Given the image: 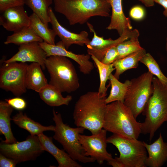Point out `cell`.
Listing matches in <instances>:
<instances>
[{
	"label": "cell",
	"instance_id": "1",
	"mask_svg": "<svg viewBox=\"0 0 167 167\" xmlns=\"http://www.w3.org/2000/svg\"><path fill=\"white\" fill-rule=\"evenodd\" d=\"M106 98L100 96L98 92L89 91L81 95L73 111L75 125L89 130L92 134L99 132L103 128Z\"/></svg>",
	"mask_w": 167,
	"mask_h": 167
},
{
	"label": "cell",
	"instance_id": "2",
	"mask_svg": "<svg viewBox=\"0 0 167 167\" xmlns=\"http://www.w3.org/2000/svg\"><path fill=\"white\" fill-rule=\"evenodd\" d=\"M55 11L64 15L72 25L83 24L91 17L110 16V5L106 0H53Z\"/></svg>",
	"mask_w": 167,
	"mask_h": 167
},
{
	"label": "cell",
	"instance_id": "3",
	"mask_svg": "<svg viewBox=\"0 0 167 167\" xmlns=\"http://www.w3.org/2000/svg\"><path fill=\"white\" fill-rule=\"evenodd\" d=\"M136 119L124 102L114 101L107 104L103 127L113 134L138 139L141 134V123Z\"/></svg>",
	"mask_w": 167,
	"mask_h": 167
},
{
	"label": "cell",
	"instance_id": "4",
	"mask_svg": "<svg viewBox=\"0 0 167 167\" xmlns=\"http://www.w3.org/2000/svg\"><path fill=\"white\" fill-rule=\"evenodd\" d=\"M153 92L143 113L145 116L141 123V134H149L151 141L155 133L165 122H167V84L153 77Z\"/></svg>",
	"mask_w": 167,
	"mask_h": 167
},
{
	"label": "cell",
	"instance_id": "5",
	"mask_svg": "<svg viewBox=\"0 0 167 167\" xmlns=\"http://www.w3.org/2000/svg\"><path fill=\"white\" fill-rule=\"evenodd\" d=\"M45 65L50 75L49 84L62 92L71 93L79 89L80 84L78 75L68 58L51 56L46 58Z\"/></svg>",
	"mask_w": 167,
	"mask_h": 167
},
{
	"label": "cell",
	"instance_id": "6",
	"mask_svg": "<svg viewBox=\"0 0 167 167\" xmlns=\"http://www.w3.org/2000/svg\"><path fill=\"white\" fill-rule=\"evenodd\" d=\"M53 114V119L55 123L53 138L62 145L64 150L74 160L84 164L95 161L94 159L83 154L79 136L85 129L80 127L72 128L64 123L61 114L54 109Z\"/></svg>",
	"mask_w": 167,
	"mask_h": 167
},
{
	"label": "cell",
	"instance_id": "7",
	"mask_svg": "<svg viewBox=\"0 0 167 167\" xmlns=\"http://www.w3.org/2000/svg\"><path fill=\"white\" fill-rule=\"evenodd\" d=\"M108 143L114 146L120 155L115 159L121 167H145L147 152L143 141L116 134L107 138Z\"/></svg>",
	"mask_w": 167,
	"mask_h": 167
},
{
	"label": "cell",
	"instance_id": "8",
	"mask_svg": "<svg viewBox=\"0 0 167 167\" xmlns=\"http://www.w3.org/2000/svg\"><path fill=\"white\" fill-rule=\"evenodd\" d=\"M153 75L149 71L131 80L124 103L136 118L143 112L153 92Z\"/></svg>",
	"mask_w": 167,
	"mask_h": 167
},
{
	"label": "cell",
	"instance_id": "9",
	"mask_svg": "<svg viewBox=\"0 0 167 167\" xmlns=\"http://www.w3.org/2000/svg\"><path fill=\"white\" fill-rule=\"evenodd\" d=\"M1 153L11 158L17 163L35 160L44 150L37 135H30L21 142L7 143L2 141Z\"/></svg>",
	"mask_w": 167,
	"mask_h": 167
},
{
	"label": "cell",
	"instance_id": "10",
	"mask_svg": "<svg viewBox=\"0 0 167 167\" xmlns=\"http://www.w3.org/2000/svg\"><path fill=\"white\" fill-rule=\"evenodd\" d=\"M28 64L14 62L4 63L0 68V87L19 97L27 91L26 74Z\"/></svg>",
	"mask_w": 167,
	"mask_h": 167
},
{
	"label": "cell",
	"instance_id": "11",
	"mask_svg": "<svg viewBox=\"0 0 167 167\" xmlns=\"http://www.w3.org/2000/svg\"><path fill=\"white\" fill-rule=\"evenodd\" d=\"M107 132L103 128L98 133L90 136L81 134L79 136L84 155L94 159L100 165L113 158L106 149Z\"/></svg>",
	"mask_w": 167,
	"mask_h": 167
},
{
	"label": "cell",
	"instance_id": "12",
	"mask_svg": "<svg viewBox=\"0 0 167 167\" xmlns=\"http://www.w3.org/2000/svg\"><path fill=\"white\" fill-rule=\"evenodd\" d=\"M87 24L90 32L93 33L92 40L86 45L88 54L91 56H94L101 61L109 49L129 39L132 35L134 31V29L127 30L115 40L111 38L104 39L103 37H100L97 35L92 24L88 22Z\"/></svg>",
	"mask_w": 167,
	"mask_h": 167
},
{
	"label": "cell",
	"instance_id": "13",
	"mask_svg": "<svg viewBox=\"0 0 167 167\" xmlns=\"http://www.w3.org/2000/svg\"><path fill=\"white\" fill-rule=\"evenodd\" d=\"M46 53L47 57L58 55L66 57L75 62L79 65L80 71L85 75L91 73L94 67L90 60L91 56L88 54H76L66 49L61 41L55 45L49 44L45 42H39Z\"/></svg>",
	"mask_w": 167,
	"mask_h": 167
},
{
	"label": "cell",
	"instance_id": "14",
	"mask_svg": "<svg viewBox=\"0 0 167 167\" xmlns=\"http://www.w3.org/2000/svg\"><path fill=\"white\" fill-rule=\"evenodd\" d=\"M47 57L46 52L39 42H33L19 45L17 52L10 58L4 60L3 63L36 62L40 64L42 69L45 70L46 68L45 62Z\"/></svg>",
	"mask_w": 167,
	"mask_h": 167
},
{
	"label": "cell",
	"instance_id": "15",
	"mask_svg": "<svg viewBox=\"0 0 167 167\" xmlns=\"http://www.w3.org/2000/svg\"><path fill=\"white\" fill-rule=\"evenodd\" d=\"M49 14L52 29L59 37L66 49H68L73 44L84 46V45H86L90 42L88 34L86 31H83L79 33H76L70 31L62 26L50 6Z\"/></svg>",
	"mask_w": 167,
	"mask_h": 167
},
{
	"label": "cell",
	"instance_id": "16",
	"mask_svg": "<svg viewBox=\"0 0 167 167\" xmlns=\"http://www.w3.org/2000/svg\"><path fill=\"white\" fill-rule=\"evenodd\" d=\"M1 14L0 25L8 31L14 32L30 25V16L24 6L10 8Z\"/></svg>",
	"mask_w": 167,
	"mask_h": 167
},
{
	"label": "cell",
	"instance_id": "17",
	"mask_svg": "<svg viewBox=\"0 0 167 167\" xmlns=\"http://www.w3.org/2000/svg\"><path fill=\"white\" fill-rule=\"evenodd\" d=\"M148 155L146 167H161L167 161V143L165 142L160 133L157 139L148 144L143 141Z\"/></svg>",
	"mask_w": 167,
	"mask_h": 167
},
{
	"label": "cell",
	"instance_id": "18",
	"mask_svg": "<svg viewBox=\"0 0 167 167\" xmlns=\"http://www.w3.org/2000/svg\"><path fill=\"white\" fill-rule=\"evenodd\" d=\"M38 136L44 151L54 157L58 162V167H82L67 152L55 145L53 143L52 137H48L43 133Z\"/></svg>",
	"mask_w": 167,
	"mask_h": 167
},
{
	"label": "cell",
	"instance_id": "19",
	"mask_svg": "<svg viewBox=\"0 0 167 167\" xmlns=\"http://www.w3.org/2000/svg\"><path fill=\"white\" fill-rule=\"evenodd\" d=\"M112 9L110 23L106 28L109 30H116L120 36L128 30H131L130 20L123 12L122 0H106Z\"/></svg>",
	"mask_w": 167,
	"mask_h": 167
},
{
	"label": "cell",
	"instance_id": "20",
	"mask_svg": "<svg viewBox=\"0 0 167 167\" xmlns=\"http://www.w3.org/2000/svg\"><path fill=\"white\" fill-rule=\"evenodd\" d=\"M42 68L41 65L36 62L28 65L26 74L27 89L38 93L48 84Z\"/></svg>",
	"mask_w": 167,
	"mask_h": 167
},
{
	"label": "cell",
	"instance_id": "21",
	"mask_svg": "<svg viewBox=\"0 0 167 167\" xmlns=\"http://www.w3.org/2000/svg\"><path fill=\"white\" fill-rule=\"evenodd\" d=\"M11 120L19 127L27 131L31 135L38 136L44 131H54L55 130V126H43L32 119L21 111L12 117Z\"/></svg>",
	"mask_w": 167,
	"mask_h": 167
},
{
	"label": "cell",
	"instance_id": "22",
	"mask_svg": "<svg viewBox=\"0 0 167 167\" xmlns=\"http://www.w3.org/2000/svg\"><path fill=\"white\" fill-rule=\"evenodd\" d=\"M62 93L57 88L49 84L38 92L41 99L50 106L68 105L72 100V96L67 95L63 97Z\"/></svg>",
	"mask_w": 167,
	"mask_h": 167
},
{
	"label": "cell",
	"instance_id": "23",
	"mask_svg": "<svg viewBox=\"0 0 167 167\" xmlns=\"http://www.w3.org/2000/svg\"><path fill=\"white\" fill-rule=\"evenodd\" d=\"M13 108L5 101H0V132L5 138L3 141L7 143H15L17 141L12 131L10 116Z\"/></svg>",
	"mask_w": 167,
	"mask_h": 167
},
{
	"label": "cell",
	"instance_id": "24",
	"mask_svg": "<svg viewBox=\"0 0 167 167\" xmlns=\"http://www.w3.org/2000/svg\"><path fill=\"white\" fill-rule=\"evenodd\" d=\"M146 53V50L143 48L126 57L116 60L112 63L115 70L114 76L119 79L120 75L126 71L137 68L141 59Z\"/></svg>",
	"mask_w": 167,
	"mask_h": 167
},
{
	"label": "cell",
	"instance_id": "25",
	"mask_svg": "<svg viewBox=\"0 0 167 167\" xmlns=\"http://www.w3.org/2000/svg\"><path fill=\"white\" fill-rule=\"evenodd\" d=\"M29 27L43 41L49 44L55 45V38L57 36L53 29L49 28L36 14L32 13L30 16Z\"/></svg>",
	"mask_w": 167,
	"mask_h": 167
},
{
	"label": "cell",
	"instance_id": "26",
	"mask_svg": "<svg viewBox=\"0 0 167 167\" xmlns=\"http://www.w3.org/2000/svg\"><path fill=\"white\" fill-rule=\"evenodd\" d=\"M43 40L29 27H26L14 32L7 36L4 44H14L18 45L33 42H42Z\"/></svg>",
	"mask_w": 167,
	"mask_h": 167
},
{
	"label": "cell",
	"instance_id": "27",
	"mask_svg": "<svg viewBox=\"0 0 167 167\" xmlns=\"http://www.w3.org/2000/svg\"><path fill=\"white\" fill-rule=\"evenodd\" d=\"M109 79L111 89L109 96L106 98V103L108 104L115 101L124 102L131 80H127L124 83H122L112 73L109 76Z\"/></svg>",
	"mask_w": 167,
	"mask_h": 167
},
{
	"label": "cell",
	"instance_id": "28",
	"mask_svg": "<svg viewBox=\"0 0 167 167\" xmlns=\"http://www.w3.org/2000/svg\"><path fill=\"white\" fill-rule=\"evenodd\" d=\"M139 31L134 29L130 38L121 42L116 46L118 55V59L123 58L143 48L139 41Z\"/></svg>",
	"mask_w": 167,
	"mask_h": 167
},
{
	"label": "cell",
	"instance_id": "29",
	"mask_svg": "<svg viewBox=\"0 0 167 167\" xmlns=\"http://www.w3.org/2000/svg\"><path fill=\"white\" fill-rule=\"evenodd\" d=\"M25 4L31 9L49 27L50 18L49 11L52 0H24Z\"/></svg>",
	"mask_w": 167,
	"mask_h": 167
},
{
	"label": "cell",
	"instance_id": "30",
	"mask_svg": "<svg viewBox=\"0 0 167 167\" xmlns=\"http://www.w3.org/2000/svg\"><path fill=\"white\" fill-rule=\"evenodd\" d=\"M91 58L96 65L99 73L100 83L98 93L102 96H106L108 88L106 85V82L115 68L113 64H105L93 56H91Z\"/></svg>",
	"mask_w": 167,
	"mask_h": 167
},
{
	"label": "cell",
	"instance_id": "31",
	"mask_svg": "<svg viewBox=\"0 0 167 167\" xmlns=\"http://www.w3.org/2000/svg\"><path fill=\"white\" fill-rule=\"evenodd\" d=\"M140 62L148 68V71L153 75L156 76L163 83L167 84V77L162 72L158 64L150 53H146Z\"/></svg>",
	"mask_w": 167,
	"mask_h": 167
},
{
	"label": "cell",
	"instance_id": "32",
	"mask_svg": "<svg viewBox=\"0 0 167 167\" xmlns=\"http://www.w3.org/2000/svg\"><path fill=\"white\" fill-rule=\"evenodd\" d=\"M118 56L116 46H113L106 52L101 62L106 65L112 64L118 59Z\"/></svg>",
	"mask_w": 167,
	"mask_h": 167
},
{
	"label": "cell",
	"instance_id": "33",
	"mask_svg": "<svg viewBox=\"0 0 167 167\" xmlns=\"http://www.w3.org/2000/svg\"><path fill=\"white\" fill-rule=\"evenodd\" d=\"M5 101L13 109L19 111L24 110L27 106L26 101L19 97L6 99Z\"/></svg>",
	"mask_w": 167,
	"mask_h": 167
},
{
	"label": "cell",
	"instance_id": "34",
	"mask_svg": "<svg viewBox=\"0 0 167 167\" xmlns=\"http://www.w3.org/2000/svg\"><path fill=\"white\" fill-rule=\"evenodd\" d=\"M24 4V0H0V13L10 8Z\"/></svg>",
	"mask_w": 167,
	"mask_h": 167
},
{
	"label": "cell",
	"instance_id": "35",
	"mask_svg": "<svg viewBox=\"0 0 167 167\" xmlns=\"http://www.w3.org/2000/svg\"><path fill=\"white\" fill-rule=\"evenodd\" d=\"M129 15L133 19L137 21L141 20L145 16L144 9L140 6H135L132 7L129 11Z\"/></svg>",
	"mask_w": 167,
	"mask_h": 167
},
{
	"label": "cell",
	"instance_id": "36",
	"mask_svg": "<svg viewBox=\"0 0 167 167\" xmlns=\"http://www.w3.org/2000/svg\"><path fill=\"white\" fill-rule=\"evenodd\" d=\"M17 163L14 160L0 154V167H15Z\"/></svg>",
	"mask_w": 167,
	"mask_h": 167
},
{
	"label": "cell",
	"instance_id": "37",
	"mask_svg": "<svg viewBox=\"0 0 167 167\" xmlns=\"http://www.w3.org/2000/svg\"><path fill=\"white\" fill-rule=\"evenodd\" d=\"M156 2L161 5L164 8L163 15L167 18V0H153Z\"/></svg>",
	"mask_w": 167,
	"mask_h": 167
},
{
	"label": "cell",
	"instance_id": "38",
	"mask_svg": "<svg viewBox=\"0 0 167 167\" xmlns=\"http://www.w3.org/2000/svg\"><path fill=\"white\" fill-rule=\"evenodd\" d=\"M147 7H151L154 6L155 2L153 0H139Z\"/></svg>",
	"mask_w": 167,
	"mask_h": 167
},
{
	"label": "cell",
	"instance_id": "39",
	"mask_svg": "<svg viewBox=\"0 0 167 167\" xmlns=\"http://www.w3.org/2000/svg\"><path fill=\"white\" fill-rule=\"evenodd\" d=\"M165 50L167 54V37L166 39V43H165Z\"/></svg>",
	"mask_w": 167,
	"mask_h": 167
}]
</instances>
